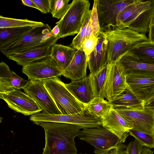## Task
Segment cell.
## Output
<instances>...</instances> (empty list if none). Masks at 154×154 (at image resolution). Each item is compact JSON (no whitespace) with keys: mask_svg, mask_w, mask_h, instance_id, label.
Returning a JSON list of instances; mask_svg holds the SVG:
<instances>
[{"mask_svg":"<svg viewBox=\"0 0 154 154\" xmlns=\"http://www.w3.org/2000/svg\"><path fill=\"white\" fill-rule=\"evenodd\" d=\"M35 124L45 132V145L42 154H77L74 141L80 129L69 124L40 122Z\"/></svg>","mask_w":154,"mask_h":154,"instance_id":"1","label":"cell"},{"mask_svg":"<svg viewBox=\"0 0 154 154\" xmlns=\"http://www.w3.org/2000/svg\"><path fill=\"white\" fill-rule=\"evenodd\" d=\"M154 14V0H135L123 9L117 18V27L130 28L141 33L149 32Z\"/></svg>","mask_w":154,"mask_h":154,"instance_id":"2","label":"cell"},{"mask_svg":"<svg viewBox=\"0 0 154 154\" xmlns=\"http://www.w3.org/2000/svg\"><path fill=\"white\" fill-rule=\"evenodd\" d=\"M108 41V64L117 62L124 54L137 45L148 41L146 34L141 33L130 28L122 29L117 27L113 29L100 31Z\"/></svg>","mask_w":154,"mask_h":154,"instance_id":"3","label":"cell"},{"mask_svg":"<svg viewBox=\"0 0 154 154\" xmlns=\"http://www.w3.org/2000/svg\"><path fill=\"white\" fill-rule=\"evenodd\" d=\"M51 26L48 24L34 27L29 32L13 43L0 48L5 56L19 53L30 50L52 46L60 38L51 32Z\"/></svg>","mask_w":154,"mask_h":154,"instance_id":"4","label":"cell"},{"mask_svg":"<svg viewBox=\"0 0 154 154\" xmlns=\"http://www.w3.org/2000/svg\"><path fill=\"white\" fill-rule=\"evenodd\" d=\"M78 137L94 146L96 154H126V145L102 126L83 129Z\"/></svg>","mask_w":154,"mask_h":154,"instance_id":"5","label":"cell"},{"mask_svg":"<svg viewBox=\"0 0 154 154\" xmlns=\"http://www.w3.org/2000/svg\"><path fill=\"white\" fill-rule=\"evenodd\" d=\"M62 115L80 112L85 105L78 100L67 89L59 77L41 80Z\"/></svg>","mask_w":154,"mask_h":154,"instance_id":"6","label":"cell"},{"mask_svg":"<svg viewBox=\"0 0 154 154\" xmlns=\"http://www.w3.org/2000/svg\"><path fill=\"white\" fill-rule=\"evenodd\" d=\"M90 6V2L88 0L72 1L65 15L56 23L59 28L58 36L60 38L73 35L79 33Z\"/></svg>","mask_w":154,"mask_h":154,"instance_id":"7","label":"cell"},{"mask_svg":"<svg viewBox=\"0 0 154 154\" xmlns=\"http://www.w3.org/2000/svg\"><path fill=\"white\" fill-rule=\"evenodd\" d=\"M135 0H96L97 9L100 31L117 27L119 13Z\"/></svg>","mask_w":154,"mask_h":154,"instance_id":"8","label":"cell"},{"mask_svg":"<svg viewBox=\"0 0 154 154\" xmlns=\"http://www.w3.org/2000/svg\"><path fill=\"white\" fill-rule=\"evenodd\" d=\"M126 121L133 125V130L150 134H154V109L144 107L143 109L125 107L114 108Z\"/></svg>","mask_w":154,"mask_h":154,"instance_id":"9","label":"cell"},{"mask_svg":"<svg viewBox=\"0 0 154 154\" xmlns=\"http://www.w3.org/2000/svg\"><path fill=\"white\" fill-rule=\"evenodd\" d=\"M0 98L5 101L9 107L24 116H31L42 111L32 98L20 89L11 88L0 95Z\"/></svg>","mask_w":154,"mask_h":154,"instance_id":"10","label":"cell"},{"mask_svg":"<svg viewBox=\"0 0 154 154\" xmlns=\"http://www.w3.org/2000/svg\"><path fill=\"white\" fill-rule=\"evenodd\" d=\"M108 64L103 90V98L110 101L123 92L128 86L126 75L117 61Z\"/></svg>","mask_w":154,"mask_h":154,"instance_id":"11","label":"cell"},{"mask_svg":"<svg viewBox=\"0 0 154 154\" xmlns=\"http://www.w3.org/2000/svg\"><path fill=\"white\" fill-rule=\"evenodd\" d=\"M42 122L66 123L74 125L80 129L98 128L102 126V119L90 115L85 111L69 115L42 114Z\"/></svg>","mask_w":154,"mask_h":154,"instance_id":"12","label":"cell"},{"mask_svg":"<svg viewBox=\"0 0 154 154\" xmlns=\"http://www.w3.org/2000/svg\"><path fill=\"white\" fill-rule=\"evenodd\" d=\"M47 114H62L43 83L40 80H29L23 89Z\"/></svg>","mask_w":154,"mask_h":154,"instance_id":"13","label":"cell"},{"mask_svg":"<svg viewBox=\"0 0 154 154\" xmlns=\"http://www.w3.org/2000/svg\"><path fill=\"white\" fill-rule=\"evenodd\" d=\"M22 71L29 80L40 81L60 77L63 71L50 57L23 66Z\"/></svg>","mask_w":154,"mask_h":154,"instance_id":"14","label":"cell"},{"mask_svg":"<svg viewBox=\"0 0 154 154\" xmlns=\"http://www.w3.org/2000/svg\"><path fill=\"white\" fill-rule=\"evenodd\" d=\"M126 75L154 78V64L142 61L128 51L118 61Z\"/></svg>","mask_w":154,"mask_h":154,"instance_id":"15","label":"cell"},{"mask_svg":"<svg viewBox=\"0 0 154 154\" xmlns=\"http://www.w3.org/2000/svg\"><path fill=\"white\" fill-rule=\"evenodd\" d=\"M102 126L116 135L123 143L129 135V130L134 128L112 107L102 119Z\"/></svg>","mask_w":154,"mask_h":154,"instance_id":"16","label":"cell"},{"mask_svg":"<svg viewBox=\"0 0 154 154\" xmlns=\"http://www.w3.org/2000/svg\"><path fill=\"white\" fill-rule=\"evenodd\" d=\"M107 46V41L100 34L94 49L87 57L90 74L97 72L108 64Z\"/></svg>","mask_w":154,"mask_h":154,"instance_id":"17","label":"cell"},{"mask_svg":"<svg viewBox=\"0 0 154 154\" xmlns=\"http://www.w3.org/2000/svg\"><path fill=\"white\" fill-rule=\"evenodd\" d=\"M88 59L82 48L77 50L72 60L62 72V75L72 81L83 79L87 76Z\"/></svg>","mask_w":154,"mask_h":154,"instance_id":"18","label":"cell"},{"mask_svg":"<svg viewBox=\"0 0 154 154\" xmlns=\"http://www.w3.org/2000/svg\"><path fill=\"white\" fill-rule=\"evenodd\" d=\"M28 81L21 78L11 70L4 62L0 63V95L11 88L23 89Z\"/></svg>","mask_w":154,"mask_h":154,"instance_id":"19","label":"cell"},{"mask_svg":"<svg viewBox=\"0 0 154 154\" xmlns=\"http://www.w3.org/2000/svg\"><path fill=\"white\" fill-rule=\"evenodd\" d=\"M126 80L128 87L143 104L154 91V78L126 75Z\"/></svg>","mask_w":154,"mask_h":154,"instance_id":"20","label":"cell"},{"mask_svg":"<svg viewBox=\"0 0 154 154\" xmlns=\"http://www.w3.org/2000/svg\"><path fill=\"white\" fill-rule=\"evenodd\" d=\"M51 47L48 46L33 49L22 53L5 56L23 67L49 57Z\"/></svg>","mask_w":154,"mask_h":154,"instance_id":"21","label":"cell"},{"mask_svg":"<svg viewBox=\"0 0 154 154\" xmlns=\"http://www.w3.org/2000/svg\"><path fill=\"white\" fill-rule=\"evenodd\" d=\"M65 85L69 91L85 105L94 98L89 75L80 80L72 81Z\"/></svg>","mask_w":154,"mask_h":154,"instance_id":"22","label":"cell"},{"mask_svg":"<svg viewBox=\"0 0 154 154\" xmlns=\"http://www.w3.org/2000/svg\"><path fill=\"white\" fill-rule=\"evenodd\" d=\"M77 51L70 46L55 44L51 48L49 57L63 71L71 63Z\"/></svg>","mask_w":154,"mask_h":154,"instance_id":"23","label":"cell"},{"mask_svg":"<svg viewBox=\"0 0 154 154\" xmlns=\"http://www.w3.org/2000/svg\"><path fill=\"white\" fill-rule=\"evenodd\" d=\"M108 102L114 108L122 107L134 109L144 108L143 102L128 86L123 92Z\"/></svg>","mask_w":154,"mask_h":154,"instance_id":"24","label":"cell"},{"mask_svg":"<svg viewBox=\"0 0 154 154\" xmlns=\"http://www.w3.org/2000/svg\"><path fill=\"white\" fill-rule=\"evenodd\" d=\"M35 27L0 28V48L7 46L18 40Z\"/></svg>","mask_w":154,"mask_h":154,"instance_id":"25","label":"cell"},{"mask_svg":"<svg viewBox=\"0 0 154 154\" xmlns=\"http://www.w3.org/2000/svg\"><path fill=\"white\" fill-rule=\"evenodd\" d=\"M112 107L108 101L104 98L96 97L85 104V109L90 115L102 119Z\"/></svg>","mask_w":154,"mask_h":154,"instance_id":"26","label":"cell"},{"mask_svg":"<svg viewBox=\"0 0 154 154\" xmlns=\"http://www.w3.org/2000/svg\"><path fill=\"white\" fill-rule=\"evenodd\" d=\"M129 51L140 60L154 64V42L148 41L140 43Z\"/></svg>","mask_w":154,"mask_h":154,"instance_id":"27","label":"cell"},{"mask_svg":"<svg viewBox=\"0 0 154 154\" xmlns=\"http://www.w3.org/2000/svg\"><path fill=\"white\" fill-rule=\"evenodd\" d=\"M108 68V64L97 72L89 75L94 98H104L103 88L105 82Z\"/></svg>","mask_w":154,"mask_h":154,"instance_id":"28","label":"cell"},{"mask_svg":"<svg viewBox=\"0 0 154 154\" xmlns=\"http://www.w3.org/2000/svg\"><path fill=\"white\" fill-rule=\"evenodd\" d=\"M44 24L41 22L26 19H17L0 16V28L26 26L36 27Z\"/></svg>","mask_w":154,"mask_h":154,"instance_id":"29","label":"cell"},{"mask_svg":"<svg viewBox=\"0 0 154 154\" xmlns=\"http://www.w3.org/2000/svg\"><path fill=\"white\" fill-rule=\"evenodd\" d=\"M69 0H50V13L53 17L61 19L69 9Z\"/></svg>","mask_w":154,"mask_h":154,"instance_id":"30","label":"cell"},{"mask_svg":"<svg viewBox=\"0 0 154 154\" xmlns=\"http://www.w3.org/2000/svg\"><path fill=\"white\" fill-rule=\"evenodd\" d=\"M128 131L129 134L134 137L143 146L150 149L154 148V134H148L132 129Z\"/></svg>","mask_w":154,"mask_h":154,"instance_id":"31","label":"cell"},{"mask_svg":"<svg viewBox=\"0 0 154 154\" xmlns=\"http://www.w3.org/2000/svg\"><path fill=\"white\" fill-rule=\"evenodd\" d=\"M91 10L89 9L86 16L85 20L80 31L73 39L70 46L78 50L82 48L85 40L86 28L90 20Z\"/></svg>","mask_w":154,"mask_h":154,"instance_id":"32","label":"cell"},{"mask_svg":"<svg viewBox=\"0 0 154 154\" xmlns=\"http://www.w3.org/2000/svg\"><path fill=\"white\" fill-rule=\"evenodd\" d=\"M90 20L93 35L98 37L99 35L100 29L97 12L96 0L94 1Z\"/></svg>","mask_w":154,"mask_h":154,"instance_id":"33","label":"cell"},{"mask_svg":"<svg viewBox=\"0 0 154 154\" xmlns=\"http://www.w3.org/2000/svg\"><path fill=\"white\" fill-rule=\"evenodd\" d=\"M98 39V36H92L88 39L84 41L82 48L84 52L87 57L94 49L97 45Z\"/></svg>","mask_w":154,"mask_h":154,"instance_id":"34","label":"cell"},{"mask_svg":"<svg viewBox=\"0 0 154 154\" xmlns=\"http://www.w3.org/2000/svg\"><path fill=\"white\" fill-rule=\"evenodd\" d=\"M143 146L135 139L130 142L127 146L126 154H140Z\"/></svg>","mask_w":154,"mask_h":154,"instance_id":"35","label":"cell"},{"mask_svg":"<svg viewBox=\"0 0 154 154\" xmlns=\"http://www.w3.org/2000/svg\"><path fill=\"white\" fill-rule=\"evenodd\" d=\"M39 9V10L43 14L50 12V0H32Z\"/></svg>","mask_w":154,"mask_h":154,"instance_id":"36","label":"cell"},{"mask_svg":"<svg viewBox=\"0 0 154 154\" xmlns=\"http://www.w3.org/2000/svg\"><path fill=\"white\" fill-rule=\"evenodd\" d=\"M93 35H94L93 30L91 26L90 20L86 28L85 40L89 38Z\"/></svg>","mask_w":154,"mask_h":154,"instance_id":"37","label":"cell"},{"mask_svg":"<svg viewBox=\"0 0 154 154\" xmlns=\"http://www.w3.org/2000/svg\"><path fill=\"white\" fill-rule=\"evenodd\" d=\"M22 4L24 5L32 7L39 10L38 8L32 0H22Z\"/></svg>","mask_w":154,"mask_h":154,"instance_id":"38","label":"cell"},{"mask_svg":"<svg viewBox=\"0 0 154 154\" xmlns=\"http://www.w3.org/2000/svg\"><path fill=\"white\" fill-rule=\"evenodd\" d=\"M148 36L149 41L154 42V24L149 27Z\"/></svg>","mask_w":154,"mask_h":154,"instance_id":"39","label":"cell"},{"mask_svg":"<svg viewBox=\"0 0 154 154\" xmlns=\"http://www.w3.org/2000/svg\"><path fill=\"white\" fill-rule=\"evenodd\" d=\"M144 107L154 109V97L144 104Z\"/></svg>","mask_w":154,"mask_h":154,"instance_id":"40","label":"cell"},{"mask_svg":"<svg viewBox=\"0 0 154 154\" xmlns=\"http://www.w3.org/2000/svg\"><path fill=\"white\" fill-rule=\"evenodd\" d=\"M153 152L149 148L145 147L142 149L140 154H153Z\"/></svg>","mask_w":154,"mask_h":154,"instance_id":"41","label":"cell"},{"mask_svg":"<svg viewBox=\"0 0 154 154\" xmlns=\"http://www.w3.org/2000/svg\"><path fill=\"white\" fill-rule=\"evenodd\" d=\"M59 32V28L57 25H56L51 31L52 33L56 36H58Z\"/></svg>","mask_w":154,"mask_h":154,"instance_id":"42","label":"cell"},{"mask_svg":"<svg viewBox=\"0 0 154 154\" xmlns=\"http://www.w3.org/2000/svg\"><path fill=\"white\" fill-rule=\"evenodd\" d=\"M154 97V91L151 93L143 103V105Z\"/></svg>","mask_w":154,"mask_h":154,"instance_id":"43","label":"cell"},{"mask_svg":"<svg viewBox=\"0 0 154 154\" xmlns=\"http://www.w3.org/2000/svg\"><path fill=\"white\" fill-rule=\"evenodd\" d=\"M154 24V14L152 19V20L150 25V26L151 27Z\"/></svg>","mask_w":154,"mask_h":154,"instance_id":"44","label":"cell"},{"mask_svg":"<svg viewBox=\"0 0 154 154\" xmlns=\"http://www.w3.org/2000/svg\"><path fill=\"white\" fill-rule=\"evenodd\" d=\"M79 154H87L86 153H85L84 154L80 153Z\"/></svg>","mask_w":154,"mask_h":154,"instance_id":"45","label":"cell"}]
</instances>
